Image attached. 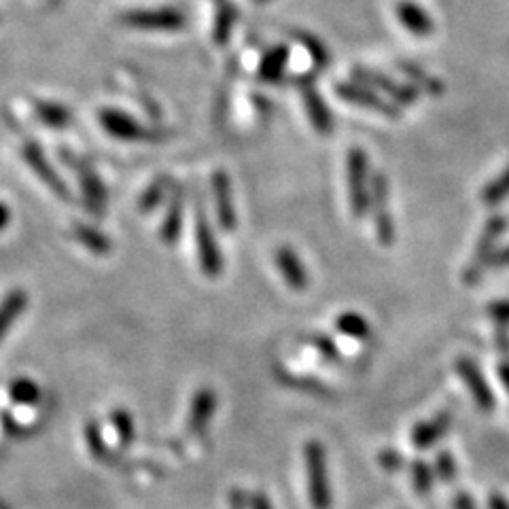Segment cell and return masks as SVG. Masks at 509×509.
Masks as SVG:
<instances>
[{
  "instance_id": "6da1fadb",
  "label": "cell",
  "mask_w": 509,
  "mask_h": 509,
  "mask_svg": "<svg viewBox=\"0 0 509 509\" xmlns=\"http://www.w3.org/2000/svg\"><path fill=\"white\" fill-rule=\"evenodd\" d=\"M303 463H306L308 476V496L314 509L331 507V488L329 476H327V459L323 443L312 440L303 448Z\"/></svg>"
},
{
  "instance_id": "7a4b0ae2",
  "label": "cell",
  "mask_w": 509,
  "mask_h": 509,
  "mask_svg": "<svg viewBox=\"0 0 509 509\" xmlns=\"http://www.w3.org/2000/svg\"><path fill=\"white\" fill-rule=\"evenodd\" d=\"M98 121L104 127V132L117 140H127V143H155L168 136L166 130H151L126 115L124 110L117 109H102L98 113Z\"/></svg>"
},
{
  "instance_id": "3957f363",
  "label": "cell",
  "mask_w": 509,
  "mask_h": 509,
  "mask_svg": "<svg viewBox=\"0 0 509 509\" xmlns=\"http://www.w3.org/2000/svg\"><path fill=\"white\" fill-rule=\"evenodd\" d=\"M60 154H62V160L75 170V174H77L81 191H83V196H85L87 208H90L93 215H102L104 206H107V189H104V183L101 180V177L93 172V168L90 166V163L79 160L73 151L60 149Z\"/></svg>"
},
{
  "instance_id": "277c9868",
  "label": "cell",
  "mask_w": 509,
  "mask_h": 509,
  "mask_svg": "<svg viewBox=\"0 0 509 509\" xmlns=\"http://www.w3.org/2000/svg\"><path fill=\"white\" fill-rule=\"evenodd\" d=\"M505 225H507L505 219H503V216H499V215L490 216V219L487 221L482 236H479L478 247H476V250H473L470 266H467V270H465V283L467 285L478 283V280L482 278L484 268L490 266V261H493L496 240H499L503 230H505Z\"/></svg>"
},
{
  "instance_id": "5b68a950",
  "label": "cell",
  "mask_w": 509,
  "mask_h": 509,
  "mask_svg": "<svg viewBox=\"0 0 509 509\" xmlns=\"http://www.w3.org/2000/svg\"><path fill=\"white\" fill-rule=\"evenodd\" d=\"M196 247L197 257H200V268L208 278L221 276L224 272V253L216 244L213 227L208 224V216L202 208L196 213Z\"/></svg>"
},
{
  "instance_id": "8992f818",
  "label": "cell",
  "mask_w": 509,
  "mask_h": 509,
  "mask_svg": "<svg viewBox=\"0 0 509 509\" xmlns=\"http://www.w3.org/2000/svg\"><path fill=\"white\" fill-rule=\"evenodd\" d=\"M348 196L355 216H363L370 208L367 191V157L363 149L353 147L348 154Z\"/></svg>"
},
{
  "instance_id": "52a82bcc",
  "label": "cell",
  "mask_w": 509,
  "mask_h": 509,
  "mask_svg": "<svg viewBox=\"0 0 509 509\" xmlns=\"http://www.w3.org/2000/svg\"><path fill=\"white\" fill-rule=\"evenodd\" d=\"M121 23L138 31H180L185 26V17L177 9H138L121 15Z\"/></svg>"
},
{
  "instance_id": "ba28073f",
  "label": "cell",
  "mask_w": 509,
  "mask_h": 509,
  "mask_svg": "<svg viewBox=\"0 0 509 509\" xmlns=\"http://www.w3.org/2000/svg\"><path fill=\"white\" fill-rule=\"evenodd\" d=\"M22 155H23V160H26L28 166H31L32 172L37 174V177L43 180V183L49 187V189L54 191L57 197H60V200H70V191H68L66 183H64V180L60 179V174L56 172L54 166H51L49 160L45 157L43 149H40L37 143L23 145Z\"/></svg>"
},
{
  "instance_id": "9c48e42d",
  "label": "cell",
  "mask_w": 509,
  "mask_h": 509,
  "mask_svg": "<svg viewBox=\"0 0 509 509\" xmlns=\"http://www.w3.org/2000/svg\"><path fill=\"white\" fill-rule=\"evenodd\" d=\"M456 372H459V376L463 378V382L467 384V389H470V393L473 397V401H476V406L482 409V412H493L495 409V395L493 391H490V386L487 380H484L482 372H479V367L473 363L471 359H463L456 361Z\"/></svg>"
},
{
  "instance_id": "30bf717a",
  "label": "cell",
  "mask_w": 509,
  "mask_h": 509,
  "mask_svg": "<svg viewBox=\"0 0 509 509\" xmlns=\"http://www.w3.org/2000/svg\"><path fill=\"white\" fill-rule=\"evenodd\" d=\"M336 93L342 98V101L356 104V107L376 110V113L386 117H399V109H397L395 104L384 102L382 98L376 96V93L370 90V87L361 83H338Z\"/></svg>"
},
{
  "instance_id": "8fae6325",
  "label": "cell",
  "mask_w": 509,
  "mask_h": 509,
  "mask_svg": "<svg viewBox=\"0 0 509 509\" xmlns=\"http://www.w3.org/2000/svg\"><path fill=\"white\" fill-rule=\"evenodd\" d=\"M213 197H215L216 221H219L221 230L233 232L238 225V219H236V210H233L232 204L230 177H227L224 170H216L213 174Z\"/></svg>"
},
{
  "instance_id": "7c38bea8",
  "label": "cell",
  "mask_w": 509,
  "mask_h": 509,
  "mask_svg": "<svg viewBox=\"0 0 509 509\" xmlns=\"http://www.w3.org/2000/svg\"><path fill=\"white\" fill-rule=\"evenodd\" d=\"M216 408V395L213 389H200L191 401V412L187 418V433L193 437L204 435L208 429L210 418H213Z\"/></svg>"
},
{
  "instance_id": "4fadbf2b",
  "label": "cell",
  "mask_w": 509,
  "mask_h": 509,
  "mask_svg": "<svg viewBox=\"0 0 509 509\" xmlns=\"http://www.w3.org/2000/svg\"><path fill=\"white\" fill-rule=\"evenodd\" d=\"M353 77L359 81L361 85L380 87V90L389 93V96L393 98L397 104H412L414 101H417V90H414V87L395 83V81H391L389 77H384V75H380V73H372V70H365V68H356L353 73Z\"/></svg>"
},
{
  "instance_id": "5bb4252c",
  "label": "cell",
  "mask_w": 509,
  "mask_h": 509,
  "mask_svg": "<svg viewBox=\"0 0 509 509\" xmlns=\"http://www.w3.org/2000/svg\"><path fill=\"white\" fill-rule=\"evenodd\" d=\"M276 266L280 276L285 278V283L291 286L294 291H306L310 285L308 270L303 268V263L300 261V257L295 255L294 249L289 247H280L276 250Z\"/></svg>"
},
{
  "instance_id": "9a60e30c",
  "label": "cell",
  "mask_w": 509,
  "mask_h": 509,
  "mask_svg": "<svg viewBox=\"0 0 509 509\" xmlns=\"http://www.w3.org/2000/svg\"><path fill=\"white\" fill-rule=\"evenodd\" d=\"M450 425H452V414L448 409L435 414L431 420H425L420 423L417 429L412 431V446L417 450H426L431 446H435V442H440L443 435H446Z\"/></svg>"
},
{
  "instance_id": "2e32d148",
  "label": "cell",
  "mask_w": 509,
  "mask_h": 509,
  "mask_svg": "<svg viewBox=\"0 0 509 509\" xmlns=\"http://www.w3.org/2000/svg\"><path fill=\"white\" fill-rule=\"evenodd\" d=\"M397 17L403 23V28H408L414 37H429L433 32V22L429 13L425 9H420L418 4L409 3V0H403V3L397 4Z\"/></svg>"
},
{
  "instance_id": "e0dca14e",
  "label": "cell",
  "mask_w": 509,
  "mask_h": 509,
  "mask_svg": "<svg viewBox=\"0 0 509 509\" xmlns=\"http://www.w3.org/2000/svg\"><path fill=\"white\" fill-rule=\"evenodd\" d=\"M183 197H185V193L180 187H177L172 193V197H170L166 219H163L162 232H160V236L166 244H174L179 240L180 225H183Z\"/></svg>"
},
{
  "instance_id": "ac0fdd59",
  "label": "cell",
  "mask_w": 509,
  "mask_h": 509,
  "mask_svg": "<svg viewBox=\"0 0 509 509\" xmlns=\"http://www.w3.org/2000/svg\"><path fill=\"white\" fill-rule=\"evenodd\" d=\"M26 306H28V295L23 294L22 289H13L3 302H0V342H3V338L7 336L15 320L22 317Z\"/></svg>"
},
{
  "instance_id": "d6986e66",
  "label": "cell",
  "mask_w": 509,
  "mask_h": 509,
  "mask_svg": "<svg viewBox=\"0 0 509 509\" xmlns=\"http://www.w3.org/2000/svg\"><path fill=\"white\" fill-rule=\"evenodd\" d=\"M303 102H306V109H308V115H310V121H312V126L323 134L331 132V127H333L331 113H329V109H327V104L323 102V98L319 96L314 87H310V85L303 87Z\"/></svg>"
},
{
  "instance_id": "ffe728a7",
  "label": "cell",
  "mask_w": 509,
  "mask_h": 509,
  "mask_svg": "<svg viewBox=\"0 0 509 509\" xmlns=\"http://www.w3.org/2000/svg\"><path fill=\"white\" fill-rule=\"evenodd\" d=\"M32 110L37 113L40 124L49 127H66L73 121V113L68 107H64L60 102H49V101H34Z\"/></svg>"
},
{
  "instance_id": "44dd1931",
  "label": "cell",
  "mask_w": 509,
  "mask_h": 509,
  "mask_svg": "<svg viewBox=\"0 0 509 509\" xmlns=\"http://www.w3.org/2000/svg\"><path fill=\"white\" fill-rule=\"evenodd\" d=\"M73 233H75V238H77L87 250H92V253H96V255H109L110 253L109 236H107V233H102L101 230H96L93 225L75 224Z\"/></svg>"
},
{
  "instance_id": "7402d4cb",
  "label": "cell",
  "mask_w": 509,
  "mask_h": 509,
  "mask_svg": "<svg viewBox=\"0 0 509 509\" xmlns=\"http://www.w3.org/2000/svg\"><path fill=\"white\" fill-rule=\"evenodd\" d=\"M336 327L339 333H344V336L353 339H367L372 336V329L370 325H367V320L356 312H344L342 317H338Z\"/></svg>"
},
{
  "instance_id": "603a6c76",
  "label": "cell",
  "mask_w": 509,
  "mask_h": 509,
  "mask_svg": "<svg viewBox=\"0 0 509 509\" xmlns=\"http://www.w3.org/2000/svg\"><path fill=\"white\" fill-rule=\"evenodd\" d=\"M9 397L20 406H34L40 399V389L32 380L17 378L13 384L9 386Z\"/></svg>"
},
{
  "instance_id": "cb8c5ba5",
  "label": "cell",
  "mask_w": 509,
  "mask_h": 509,
  "mask_svg": "<svg viewBox=\"0 0 509 509\" xmlns=\"http://www.w3.org/2000/svg\"><path fill=\"white\" fill-rule=\"evenodd\" d=\"M373 210H376L378 242L382 244V247H391V244L395 242V224L393 216L389 213V204H376Z\"/></svg>"
},
{
  "instance_id": "d4e9b609",
  "label": "cell",
  "mask_w": 509,
  "mask_h": 509,
  "mask_svg": "<svg viewBox=\"0 0 509 509\" xmlns=\"http://www.w3.org/2000/svg\"><path fill=\"white\" fill-rule=\"evenodd\" d=\"M286 56H289V51H286L285 47H276V49L270 51V54L263 57L261 68H259V77L263 81H276L280 77V73H283L285 64H286Z\"/></svg>"
},
{
  "instance_id": "484cf974",
  "label": "cell",
  "mask_w": 509,
  "mask_h": 509,
  "mask_svg": "<svg viewBox=\"0 0 509 509\" xmlns=\"http://www.w3.org/2000/svg\"><path fill=\"white\" fill-rule=\"evenodd\" d=\"M85 442H87V448H90L93 459L101 461V463H113V461H110L109 448L104 446L101 426L93 423V420L92 423H87L85 426Z\"/></svg>"
},
{
  "instance_id": "4316f807",
  "label": "cell",
  "mask_w": 509,
  "mask_h": 509,
  "mask_svg": "<svg viewBox=\"0 0 509 509\" xmlns=\"http://www.w3.org/2000/svg\"><path fill=\"white\" fill-rule=\"evenodd\" d=\"M110 423H113L117 435H119L121 448H130L134 437H136V429H134L130 414H127L126 409H115V412L110 414Z\"/></svg>"
},
{
  "instance_id": "83f0119b",
  "label": "cell",
  "mask_w": 509,
  "mask_h": 509,
  "mask_svg": "<svg viewBox=\"0 0 509 509\" xmlns=\"http://www.w3.org/2000/svg\"><path fill=\"white\" fill-rule=\"evenodd\" d=\"M233 22H236V9H233L230 3L219 4V13H216V22H215V40H216V43H225V40L230 39Z\"/></svg>"
},
{
  "instance_id": "f1b7e54d",
  "label": "cell",
  "mask_w": 509,
  "mask_h": 509,
  "mask_svg": "<svg viewBox=\"0 0 509 509\" xmlns=\"http://www.w3.org/2000/svg\"><path fill=\"white\" fill-rule=\"evenodd\" d=\"M170 189V180L168 179H157L154 185L149 187L147 191L140 196V213H151V210L160 206V202L163 200V196H166Z\"/></svg>"
},
{
  "instance_id": "f546056e",
  "label": "cell",
  "mask_w": 509,
  "mask_h": 509,
  "mask_svg": "<svg viewBox=\"0 0 509 509\" xmlns=\"http://www.w3.org/2000/svg\"><path fill=\"white\" fill-rule=\"evenodd\" d=\"M507 196H509V168L501 174V177H496L493 183L487 185V189L482 193V200L487 202L488 206H493V204L505 200Z\"/></svg>"
},
{
  "instance_id": "4dcf8cb0",
  "label": "cell",
  "mask_w": 509,
  "mask_h": 509,
  "mask_svg": "<svg viewBox=\"0 0 509 509\" xmlns=\"http://www.w3.org/2000/svg\"><path fill=\"white\" fill-rule=\"evenodd\" d=\"M278 380H280V382H285L286 386H295V389H300V391H308V393H314V395H320V397L331 395L329 389H327L325 384H320L312 378H295V376H291V373L278 370Z\"/></svg>"
},
{
  "instance_id": "1f68e13d",
  "label": "cell",
  "mask_w": 509,
  "mask_h": 509,
  "mask_svg": "<svg viewBox=\"0 0 509 509\" xmlns=\"http://www.w3.org/2000/svg\"><path fill=\"white\" fill-rule=\"evenodd\" d=\"M412 482L418 495H429L433 488V471L425 461H414L412 463Z\"/></svg>"
},
{
  "instance_id": "d6a6232c",
  "label": "cell",
  "mask_w": 509,
  "mask_h": 509,
  "mask_svg": "<svg viewBox=\"0 0 509 509\" xmlns=\"http://www.w3.org/2000/svg\"><path fill=\"white\" fill-rule=\"evenodd\" d=\"M308 344H310V347L317 348L319 355H323L327 361L339 363V359H342V355H339L338 347H336V344H333V339H329V338H325V336H310Z\"/></svg>"
},
{
  "instance_id": "836d02e7",
  "label": "cell",
  "mask_w": 509,
  "mask_h": 509,
  "mask_svg": "<svg viewBox=\"0 0 509 509\" xmlns=\"http://www.w3.org/2000/svg\"><path fill=\"white\" fill-rule=\"evenodd\" d=\"M437 476H440L446 484L454 482V478H456V463H454L452 454H450L448 450H442V452L437 454Z\"/></svg>"
},
{
  "instance_id": "e575fe53",
  "label": "cell",
  "mask_w": 509,
  "mask_h": 509,
  "mask_svg": "<svg viewBox=\"0 0 509 509\" xmlns=\"http://www.w3.org/2000/svg\"><path fill=\"white\" fill-rule=\"evenodd\" d=\"M403 73L409 75L414 81H418V83H425V90L426 92H431V93H440L442 92V85L437 83L435 79H431V77H426L425 73H420V70L417 66H412V64H403Z\"/></svg>"
},
{
  "instance_id": "d590c367",
  "label": "cell",
  "mask_w": 509,
  "mask_h": 509,
  "mask_svg": "<svg viewBox=\"0 0 509 509\" xmlns=\"http://www.w3.org/2000/svg\"><path fill=\"white\" fill-rule=\"evenodd\" d=\"M488 317L499 327H509V302H495L488 306Z\"/></svg>"
},
{
  "instance_id": "8d00e7d4",
  "label": "cell",
  "mask_w": 509,
  "mask_h": 509,
  "mask_svg": "<svg viewBox=\"0 0 509 509\" xmlns=\"http://www.w3.org/2000/svg\"><path fill=\"white\" fill-rule=\"evenodd\" d=\"M378 461H380V465H382L386 471H397L403 465L401 454L395 452V450H382V452H380Z\"/></svg>"
},
{
  "instance_id": "74e56055",
  "label": "cell",
  "mask_w": 509,
  "mask_h": 509,
  "mask_svg": "<svg viewBox=\"0 0 509 509\" xmlns=\"http://www.w3.org/2000/svg\"><path fill=\"white\" fill-rule=\"evenodd\" d=\"M300 40L303 45H308V49H310V54H312L314 60H317L319 64H325L327 62V56H325V47L319 43V40H314V39H310V37H300Z\"/></svg>"
},
{
  "instance_id": "f35d334b",
  "label": "cell",
  "mask_w": 509,
  "mask_h": 509,
  "mask_svg": "<svg viewBox=\"0 0 509 509\" xmlns=\"http://www.w3.org/2000/svg\"><path fill=\"white\" fill-rule=\"evenodd\" d=\"M250 503L247 501V495H244V490L240 488H233L230 493V509H247Z\"/></svg>"
},
{
  "instance_id": "ab89813d",
  "label": "cell",
  "mask_w": 509,
  "mask_h": 509,
  "mask_svg": "<svg viewBox=\"0 0 509 509\" xmlns=\"http://www.w3.org/2000/svg\"><path fill=\"white\" fill-rule=\"evenodd\" d=\"M496 348H499L503 355H509V336H507V327H499V329H496Z\"/></svg>"
},
{
  "instance_id": "60d3db41",
  "label": "cell",
  "mask_w": 509,
  "mask_h": 509,
  "mask_svg": "<svg viewBox=\"0 0 509 509\" xmlns=\"http://www.w3.org/2000/svg\"><path fill=\"white\" fill-rule=\"evenodd\" d=\"M249 503H250V509H274L272 503L268 501V496L263 493H255L253 496H250Z\"/></svg>"
},
{
  "instance_id": "b9f144b4",
  "label": "cell",
  "mask_w": 509,
  "mask_h": 509,
  "mask_svg": "<svg viewBox=\"0 0 509 509\" xmlns=\"http://www.w3.org/2000/svg\"><path fill=\"white\" fill-rule=\"evenodd\" d=\"M490 266L493 268H503V266H509V247L499 250V253H495L493 261H490Z\"/></svg>"
},
{
  "instance_id": "7bdbcfd3",
  "label": "cell",
  "mask_w": 509,
  "mask_h": 509,
  "mask_svg": "<svg viewBox=\"0 0 509 509\" xmlns=\"http://www.w3.org/2000/svg\"><path fill=\"white\" fill-rule=\"evenodd\" d=\"M488 507L490 509H509V501L505 499V496H501V495H493L488 499Z\"/></svg>"
},
{
  "instance_id": "ee69618b",
  "label": "cell",
  "mask_w": 509,
  "mask_h": 509,
  "mask_svg": "<svg viewBox=\"0 0 509 509\" xmlns=\"http://www.w3.org/2000/svg\"><path fill=\"white\" fill-rule=\"evenodd\" d=\"M454 509H476L473 501L467 495H456L454 496Z\"/></svg>"
},
{
  "instance_id": "f6af8a7d",
  "label": "cell",
  "mask_w": 509,
  "mask_h": 509,
  "mask_svg": "<svg viewBox=\"0 0 509 509\" xmlns=\"http://www.w3.org/2000/svg\"><path fill=\"white\" fill-rule=\"evenodd\" d=\"M9 221H11V210H9L7 204L0 202V232L7 230Z\"/></svg>"
},
{
  "instance_id": "bcb514c9",
  "label": "cell",
  "mask_w": 509,
  "mask_h": 509,
  "mask_svg": "<svg viewBox=\"0 0 509 509\" xmlns=\"http://www.w3.org/2000/svg\"><path fill=\"white\" fill-rule=\"evenodd\" d=\"M499 376H501V382L505 384L507 393H509V363H501L499 365Z\"/></svg>"
},
{
  "instance_id": "7dc6e473",
  "label": "cell",
  "mask_w": 509,
  "mask_h": 509,
  "mask_svg": "<svg viewBox=\"0 0 509 509\" xmlns=\"http://www.w3.org/2000/svg\"><path fill=\"white\" fill-rule=\"evenodd\" d=\"M215 3H216V4H225L227 0H215Z\"/></svg>"
},
{
  "instance_id": "c3c4849f",
  "label": "cell",
  "mask_w": 509,
  "mask_h": 509,
  "mask_svg": "<svg viewBox=\"0 0 509 509\" xmlns=\"http://www.w3.org/2000/svg\"><path fill=\"white\" fill-rule=\"evenodd\" d=\"M257 3H261V4H263V3H268V0H257Z\"/></svg>"
}]
</instances>
